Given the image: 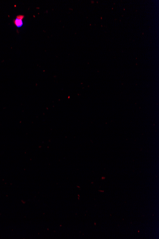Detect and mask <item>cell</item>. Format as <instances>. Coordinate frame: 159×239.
<instances>
[{
  "label": "cell",
  "mask_w": 159,
  "mask_h": 239,
  "mask_svg": "<svg viewBox=\"0 0 159 239\" xmlns=\"http://www.w3.org/2000/svg\"><path fill=\"white\" fill-rule=\"evenodd\" d=\"M24 18V15H19L17 16L16 18L14 20L13 22H14V24L16 25L17 27L21 28L23 26V19Z\"/></svg>",
  "instance_id": "6da1fadb"
}]
</instances>
